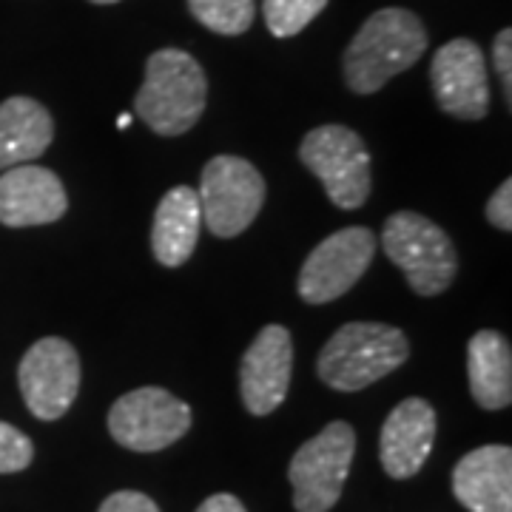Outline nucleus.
<instances>
[{
    "label": "nucleus",
    "instance_id": "21",
    "mask_svg": "<svg viewBox=\"0 0 512 512\" xmlns=\"http://www.w3.org/2000/svg\"><path fill=\"white\" fill-rule=\"evenodd\" d=\"M35 458V444L18 427L0 421V476L6 473H20L32 464Z\"/></svg>",
    "mask_w": 512,
    "mask_h": 512
},
{
    "label": "nucleus",
    "instance_id": "3",
    "mask_svg": "<svg viewBox=\"0 0 512 512\" xmlns=\"http://www.w3.org/2000/svg\"><path fill=\"white\" fill-rule=\"evenodd\" d=\"M410 356L402 330L382 322H350L328 339L316 359L319 379L342 393H356L384 379Z\"/></svg>",
    "mask_w": 512,
    "mask_h": 512
},
{
    "label": "nucleus",
    "instance_id": "7",
    "mask_svg": "<svg viewBox=\"0 0 512 512\" xmlns=\"http://www.w3.org/2000/svg\"><path fill=\"white\" fill-rule=\"evenodd\" d=\"M197 194L208 231L214 237L231 239L259 217L268 185L248 160L220 154L202 168Z\"/></svg>",
    "mask_w": 512,
    "mask_h": 512
},
{
    "label": "nucleus",
    "instance_id": "22",
    "mask_svg": "<svg viewBox=\"0 0 512 512\" xmlns=\"http://www.w3.org/2000/svg\"><path fill=\"white\" fill-rule=\"evenodd\" d=\"M493 66H495V72L501 74V80H504V94H507V106H510V100H512V32L510 29H501V32L495 35Z\"/></svg>",
    "mask_w": 512,
    "mask_h": 512
},
{
    "label": "nucleus",
    "instance_id": "11",
    "mask_svg": "<svg viewBox=\"0 0 512 512\" xmlns=\"http://www.w3.org/2000/svg\"><path fill=\"white\" fill-rule=\"evenodd\" d=\"M430 83L441 111L458 120H484L490 111V83L484 52L473 40L456 37L433 55Z\"/></svg>",
    "mask_w": 512,
    "mask_h": 512
},
{
    "label": "nucleus",
    "instance_id": "17",
    "mask_svg": "<svg viewBox=\"0 0 512 512\" xmlns=\"http://www.w3.org/2000/svg\"><path fill=\"white\" fill-rule=\"evenodd\" d=\"M55 140V123L43 103L9 97L0 103V171L37 160Z\"/></svg>",
    "mask_w": 512,
    "mask_h": 512
},
{
    "label": "nucleus",
    "instance_id": "2",
    "mask_svg": "<svg viewBox=\"0 0 512 512\" xmlns=\"http://www.w3.org/2000/svg\"><path fill=\"white\" fill-rule=\"evenodd\" d=\"M208 103L202 66L183 49H160L148 57L146 83L134 97V111L154 134L180 137L200 123Z\"/></svg>",
    "mask_w": 512,
    "mask_h": 512
},
{
    "label": "nucleus",
    "instance_id": "12",
    "mask_svg": "<svg viewBox=\"0 0 512 512\" xmlns=\"http://www.w3.org/2000/svg\"><path fill=\"white\" fill-rule=\"evenodd\" d=\"M293 373L291 330L268 325L259 330L239 367V393L242 404L254 416H268L285 402Z\"/></svg>",
    "mask_w": 512,
    "mask_h": 512
},
{
    "label": "nucleus",
    "instance_id": "27",
    "mask_svg": "<svg viewBox=\"0 0 512 512\" xmlns=\"http://www.w3.org/2000/svg\"><path fill=\"white\" fill-rule=\"evenodd\" d=\"M97 6H109V3H120V0H92Z\"/></svg>",
    "mask_w": 512,
    "mask_h": 512
},
{
    "label": "nucleus",
    "instance_id": "9",
    "mask_svg": "<svg viewBox=\"0 0 512 512\" xmlns=\"http://www.w3.org/2000/svg\"><path fill=\"white\" fill-rule=\"evenodd\" d=\"M376 254V234L362 225H350L322 239L299 271V296L308 305H328L365 276Z\"/></svg>",
    "mask_w": 512,
    "mask_h": 512
},
{
    "label": "nucleus",
    "instance_id": "8",
    "mask_svg": "<svg viewBox=\"0 0 512 512\" xmlns=\"http://www.w3.org/2000/svg\"><path fill=\"white\" fill-rule=\"evenodd\" d=\"M191 427V407L163 387H137L109 410V433L134 453H157L180 441Z\"/></svg>",
    "mask_w": 512,
    "mask_h": 512
},
{
    "label": "nucleus",
    "instance_id": "14",
    "mask_svg": "<svg viewBox=\"0 0 512 512\" xmlns=\"http://www.w3.org/2000/svg\"><path fill=\"white\" fill-rule=\"evenodd\" d=\"M436 441V410L419 396H410L393 407L382 424L379 458L390 478H413L433 453Z\"/></svg>",
    "mask_w": 512,
    "mask_h": 512
},
{
    "label": "nucleus",
    "instance_id": "10",
    "mask_svg": "<svg viewBox=\"0 0 512 512\" xmlns=\"http://www.w3.org/2000/svg\"><path fill=\"white\" fill-rule=\"evenodd\" d=\"M23 402L40 421H57L69 413L80 390V356L60 339L46 336L23 353L18 367Z\"/></svg>",
    "mask_w": 512,
    "mask_h": 512
},
{
    "label": "nucleus",
    "instance_id": "4",
    "mask_svg": "<svg viewBox=\"0 0 512 512\" xmlns=\"http://www.w3.org/2000/svg\"><path fill=\"white\" fill-rule=\"evenodd\" d=\"M382 248L419 296H439L456 279L458 256L453 239L416 211H396L387 217Z\"/></svg>",
    "mask_w": 512,
    "mask_h": 512
},
{
    "label": "nucleus",
    "instance_id": "1",
    "mask_svg": "<svg viewBox=\"0 0 512 512\" xmlns=\"http://www.w3.org/2000/svg\"><path fill=\"white\" fill-rule=\"evenodd\" d=\"M427 52V29L410 9L387 6L373 12L353 35L342 57L350 92L373 94L396 74L416 66Z\"/></svg>",
    "mask_w": 512,
    "mask_h": 512
},
{
    "label": "nucleus",
    "instance_id": "13",
    "mask_svg": "<svg viewBox=\"0 0 512 512\" xmlns=\"http://www.w3.org/2000/svg\"><path fill=\"white\" fill-rule=\"evenodd\" d=\"M69 208L66 188L55 171L40 165H12L0 174V222L32 228L57 222Z\"/></svg>",
    "mask_w": 512,
    "mask_h": 512
},
{
    "label": "nucleus",
    "instance_id": "20",
    "mask_svg": "<svg viewBox=\"0 0 512 512\" xmlns=\"http://www.w3.org/2000/svg\"><path fill=\"white\" fill-rule=\"evenodd\" d=\"M328 6V0H262V15L274 37L299 35L319 12Z\"/></svg>",
    "mask_w": 512,
    "mask_h": 512
},
{
    "label": "nucleus",
    "instance_id": "5",
    "mask_svg": "<svg viewBox=\"0 0 512 512\" xmlns=\"http://www.w3.org/2000/svg\"><path fill=\"white\" fill-rule=\"evenodd\" d=\"M353 456L356 430L348 421H330L319 436L305 441L288 467L296 512H328L342 495Z\"/></svg>",
    "mask_w": 512,
    "mask_h": 512
},
{
    "label": "nucleus",
    "instance_id": "19",
    "mask_svg": "<svg viewBox=\"0 0 512 512\" xmlns=\"http://www.w3.org/2000/svg\"><path fill=\"white\" fill-rule=\"evenodd\" d=\"M188 9L205 29L228 37L248 32L256 15L254 0H188Z\"/></svg>",
    "mask_w": 512,
    "mask_h": 512
},
{
    "label": "nucleus",
    "instance_id": "26",
    "mask_svg": "<svg viewBox=\"0 0 512 512\" xmlns=\"http://www.w3.org/2000/svg\"><path fill=\"white\" fill-rule=\"evenodd\" d=\"M128 126H131V114H120V120H117V128H120V131H126Z\"/></svg>",
    "mask_w": 512,
    "mask_h": 512
},
{
    "label": "nucleus",
    "instance_id": "18",
    "mask_svg": "<svg viewBox=\"0 0 512 512\" xmlns=\"http://www.w3.org/2000/svg\"><path fill=\"white\" fill-rule=\"evenodd\" d=\"M470 393L484 410H504L512 402V350L498 330H478L467 345Z\"/></svg>",
    "mask_w": 512,
    "mask_h": 512
},
{
    "label": "nucleus",
    "instance_id": "16",
    "mask_svg": "<svg viewBox=\"0 0 512 512\" xmlns=\"http://www.w3.org/2000/svg\"><path fill=\"white\" fill-rule=\"evenodd\" d=\"M200 194L188 185H177L165 194L151 225V251L165 268H180L191 259L200 239Z\"/></svg>",
    "mask_w": 512,
    "mask_h": 512
},
{
    "label": "nucleus",
    "instance_id": "24",
    "mask_svg": "<svg viewBox=\"0 0 512 512\" xmlns=\"http://www.w3.org/2000/svg\"><path fill=\"white\" fill-rule=\"evenodd\" d=\"M97 512H160V507L137 490H120V493L109 495Z\"/></svg>",
    "mask_w": 512,
    "mask_h": 512
},
{
    "label": "nucleus",
    "instance_id": "25",
    "mask_svg": "<svg viewBox=\"0 0 512 512\" xmlns=\"http://www.w3.org/2000/svg\"><path fill=\"white\" fill-rule=\"evenodd\" d=\"M197 512H248L245 510V504L239 501L237 495H228V493H217L211 495V498H205Z\"/></svg>",
    "mask_w": 512,
    "mask_h": 512
},
{
    "label": "nucleus",
    "instance_id": "6",
    "mask_svg": "<svg viewBox=\"0 0 512 512\" xmlns=\"http://www.w3.org/2000/svg\"><path fill=\"white\" fill-rule=\"evenodd\" d=\"M299 160L313 171L336 208H362L370 197V151L348 126H319L305 134Z\"/></svg>",
    "mask_w": 512,
    "mask_h": 512
},
{
    "label": "nucleus",
    "instance_id": "15",
    "mask_svg": "<svg viewBox=\"0 0 512 512\" xmlns=\"http://www.w3.org/2000/svg\"><path fill=\"white\" fill-rule=\"evenodd\" d=\"M453 493L470 512H512V450L487 444L470 450L453 470Z\"/></svg>",
    "mask_w": 512,
    "mask_h": 512
},
{
    "label": "nucleus",
    "instance_id": "23",
    "mask_svg": "<svg viewBox=\"0 0 512 512\" xmlns=\"http://www.w3.org/2000/svg\"><path fill=\"white\" fill-rule=\"evenodd\" d=\"M487 220L493 222L498 231H512V180H504L490 197Z\"/></svg>",
    "mask_w": 512,
    "mask_h": 512
}]
</instances>
